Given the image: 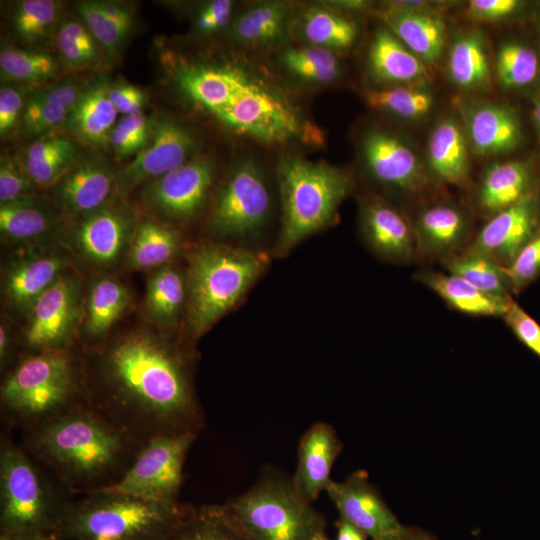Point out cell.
Masks as SVG:
<instances>
[{"label":"cell","mask_w":540,"mask_h":540,"mask_svg":"<svg viewBox=\"0 0 540 540\" xmlns=\"http://www.w3.org/2000/svg\"><path fill=\"white\" fill-rule=\"evenodd\" d=\"M98 359V383L86 402L140 448L161 435L202 428L188 362L174 345L151 332L133 331Z\"/></svg>","instance_id":"obj_1"},{"label":"cell","mask_w":540,"mask_h":540,"mask_svg":"<svg viewBox=\"0 0 540 540\" xmlns=\"http://www.w3.org/2000/svg\"><path fill=\"white\" fill-rule=\"evenodd\" d=\"M23 444L25 451L49 466L73 494L112 485L140 450L87 402L23 431Z\"/></svg>","instance_id":"obj_2"},{"label":"cell","mask_w":540,"mask_h":540,"mask_svg":"<svg viewBox=\"0 0 540 540\" xmlns=\"http://www.w3.org/2000/svg\"><path fill=\"white\" fill-rule=\"evenodd\" d=\"M277 180L281 227L274 254L281 257L337 221L353 180L338 166L299 156L284 157L279 162Z\"/></svg>","instance_id":"obj_3"},{"label":"cell","mask_w":540,"mask_h":540,"mask_svg":"<svg viewBox=\"0 0 540 540\" xmlns=\"http://www.w3.org/2000/svg\"><path fill=\"white\" fill-rule=\"evenodd\" d=\"M79 370L66 349L31 352L1 385L2 416L22 431L83 404Z\"/></svg>","instance_id":"obj_4"},{"label":"cell","mask_w":540,"mask_h":540,"mask_svg":"<svg viewBox=\"0 0 540 540\" xmlns=\"http://www.w3.org/2000/svg\"><path fill=\"white\" fill-rule=\"evenodd\" d=\"M78 494L52 534L58 540H163L186 506L101 490Z\"/></svg>","instance_id":"obj_5"},{"label":"cell","mask_w":540,"mask_h":540,"mask_svg":"<svg viewBox=\"0 0 540 540\" xmlns=\"http://www.w3.org/2000/svg\"><path fill=\"white\" fill-rule=\"evenodd\" d=\"M268 257L246 247L204 244L189 259L186 316L194 338L233 308L260 277Z\"/></svg>","instance_id":"obj_6"},{"label":"cell","mask_w":540,"mask_h":540,"mask_svg":"<svg viewBox=\"0 0 540 540\" xmlns=\"http://www.w3.org/2000/svg\"><path fill=\"white\" fill-rule=\"evenodd\" d=\"M71 498L56 490L23 447L0 446V536L52 535Z\"/></svg>","instance_id":"obj_7"},{"label":"cell","mask_w":540,"mask_h":540,"mask_svg":"<svg viewBox=\"0 0 540 540\" xmlns=\"http://www.w3.org/2000/svg\"><path fill=\"white\" fill-rule=\"evenodd\" d=\"M218 505L249 540H309L326 530V519L297 493L291 479L272 471Z\"/></svg>","instance_id":"obj_8"},{"label":"cell","mask_w":540,"mask_h":540,"mask_svg":"<svg viewBox=\"0 0 540 540\" xmlns=\"http://www.w3.org/2000/svg\"><path fill=\"white\" fill-rule=\"evenodd\" d=\"M272 196L266 177L251 159L239 162L218 190L208 229L221 239H252L266 227Z\"/></svg>","instance_id":"obj_9"},{"label":"cell","mask_w":540,"mask_h":540,"mask_svg":"<svg viewBox=\"0 0 540 540\" xmlns=\"http://www.w3.org/2000/svg\"><path fill=\"white\" fill-rule=\"evenodd\" d=\"M197 433L161 435L143 445L123 476L96 489L147 501L177 504L186 455Z\"/></svg>","instance_id":"obj_10"},{"label":"cell","mask_w":540,"mask_h":540,"mask_svg":"<svg viewBox=\"0 0 540 540\" xmlns=\"http://www.w3.org/2000/svg\"><path fill=\"white\" fill-rule=\"evenodd\" d=\"M197 155L199 142L187 126L168 116L153 119L145 147L117 173V195L124 198L140 184L177 169Z\"/></svg>","instance_id":"obj_11"},{"label":"cell","mask_w":540,"mask_h":540,"mask_svg":"<svg viewBox=\"0 0 540 540\" xmlns=\"http://www.w3.org/2000/svg\"><path fill=\"white\" fill-rule=\"evenodd\" d=\"M216 174L211 156L199 154L145 184L143 199L147 207L175 222H187L203 209Z\"/></svg>","instance_id":"obj_12"},{"label":"cell","mask_w":540,"mask_h":540,"mask_svg":"<svg viewBox=\"0 0 540 540\" xmlns=\"http://www.w3.org/2000/svg\"><path fill=\"white\" fill-rule=\"evenodd\" d=\"M361 156L374 181L401 193L420 194L434 179L417 151L387 130L367 131L361 141Z\"/></svg>","instance_id":"obj_13"},{"label":"cell","mask_w":540,"mask_h":540,"mask_svg":"<svg viewBox=\"0 0 540 540\" xmlns=\"http://www.w3.org/2000/svg\"><path fill=\"white\" fill-rule=\"evenodd\" d=\"M80 284L60 276L32 305L23 332L31 352L66 349L82 315Z\"/></svg>","instance_id":"obj_14"},{"label":"cell","mask_w":540,"mask_h":540,"mask_svg":"<svg viewBox=\"0 0 540 540\" xmlns=\"http://www.w3.org/2000/svg\"><path fill=\"white\" fill-rule=\"evenodd\" d=\"M540 229V199L533 192L487 219L463 250L482 254L507 267Z\"/></svg>","instance_id":"obj_15"},{"label":"cell","mask_w":540,"mask_h":540,"mask_svg":"<svg viewBox=\"0 0 540 540\" xmlns=\"http://www.w3.org/2000/svg\"><path fill=\"white\" fill-rule=\"evenodd\" d=\"M326 493L340 517L370 540H387L403 526L365 471H355L341 482L332 480Z\"/></svg>","instance_id":"obj_16"},{"label":"cell","mask_w":540,"mask_h":540,"mask_svg":"<svg viewBox=\"0 0 540 540\" xmlns=\"http://www.w3.org/2000/svg\"><path fill=\"white\" fill-rule=\"evenodd\" d=\"M359 221L366 245L380 259L408 264L418 257L412 220L381 196H364Z\"/></svg>","instance_id":"obj_17"},{"label":"cell","mask_w":540,"mask_h":540,"mask_svg":"<svg viewBox=\"0 0 540 540\" xmlns=\"http://www.w3.org/2000/svg\"><path fill=\"white\" fill-rule=\"evenodd\" d=\"M378 17L408 49L431 68L441 58L446 24L430 4L422 1H396L377 11Z\"/></svg>","instance_id":"obj_18"},{"label":"cell","mask_w":540,"mask_h":540,"mask_svg":"<svg viewBox=\"0 0 540 540\" xmlns=\"http://www.w3.org/2000/svg\"><path fill=\"white\" fill-rule=\"evenodd\" d=\"M459 112L471 153L477 156L506 154L522 141L521 122L508 105L474 101L462 103Z\"/></svg>","instance_id":"obj_19"},{"label":"cell","mask_w":540,"mask_h":540,"mask_svg":"<svg viewBox=\"0 0 540 540\" xmlns=\"http://www.w3.org/2000/svg\"><path fill=\"white\" fill-rule=\"evenodd\" d=\"M133 221L124 206L106 204L83 215L74 231L76 247L89 262L110 266L129 247L136 226Z\"/></svg>","instance_id":"obj_20"},{"label":"cell","mask_w":540,"mask_h":540,"mask_svg":"<svg viewBox=\"0 0 540 540\" xmlns=\"http://www.w3.org/2000/svg\"><path fill=\"white\" fill-rule=\"evenodd\" d=\"M173 75L184 95L212 116L256 73L241 64L223 62L181 64Z\"/></svg>","instance_id":"obj_21"},{"label":"cell","mask_w":540,"mask_h":540,"mask_svg":"<svg viewBox=\"0 0 540 540\" xmlns=\"http://www.w3.org/2000/svg\"><path fill=\"white\" fill-rule=\"evenodd\" d=\"M112 166L101 155L81 157L52 188L57 204L73 215H86L106 205L116 187Z\"/></svg>","instance_id":"obj_22"},{"label":"cell","mask_w":540,"mask_h":540,"mask_svg":"<svg viewBox=\"0 0 540 540\" xmlns=\"http://www.w3.org/2000/svg\"><path fill=\"white\" fill-rule=\"evenodd\" d=\"M411 220L418 257L442 261L463 251L470 232V220L458 205L450 202L429 204Z\"/></svg>","instance_id":"obj_23"},{"label":"cell","mask_w":540,"mask_h":540,"mask_svg":"<svg viewBox=\"0 0 540 540\" xmlns=\"http://www.w3.org/2000/svg\"><path fill=\"white\" fill-rule=\"evenodd\" d=\"M342 443L331 425L314 423L302 436L296 471L291 479L297 493L312 504L332 482L331 470Z\"/></svg>","instance_id":"obj_24"},{"label":"cell","mask_w":540,"mask_h":540,"mask_svg":"<svg viewBox=\"0 0 540 540\" xmlns=\"http://www.w3.org/2000/svg\"><path fill=\"white\" fill-rule=\"evenodd\" d=\"M109 87L104 78L86 84L70 111L63 126L77 142L96 148L109 143L119 114L109 98Z\"/></svg>","instance_id":"obj_25"},{"label":"cell","mask_w":540,"mask_h":540,"mask_svg":"<svg viewBox=\"0 0 540 540\" xmlns=\"http://www.w3.org/2000/svg\"><path fill=\"white\" fill-rule=\"evenodd\" d=\"M366 62L372 78L386 86L427 84L431 76L430 68L385 26L374 33Z\"/></svg>","instance_id":"obj_26"},{"label":"cell","mask_w":540,"mask_h":540,"mask_svg":"<svg viewBox=\"0 0 540 540\" xmlns=\"http://www.w3.org/2000/svg\"><path fill=\"white\" fill-rule=\"evenodd\" d=\"M470 154L460 120L445 117L435 124L427 140L425 161L435 180L464 186L470 173Z\"/></svg>","instance_id":"obj_27"},{"label":"cell","mask_w":540,"mask_h":540,"mask_svg":"<svg viewBox=\"0 0 540 540\" xmlns=\"http://www.w3.org/2000/svg\"><path fill=\"white\" fill-rule=\"evenodd\" d=\"M533 174L518 160L495 162L481 174L475 192L476 205L485 217L518 203L533 190Z\"/></svg>","instance_id":"obj_28"},{"label":"cell","mask_w":540,"mask_h":540,"mask_svg":"<svg viewBox=\"0 0 540 540\" xmlns=\"http://www.w3.org/2000/svg\"><path fill=\"white\" fill-rule=\"evenodd\" d=\"M416 279L459 312L484 317H503L514 302L511 296L484 292L466 280L436 271H421Z\"/></svg>","instance_id":"obj_29"},{"label":"cell","mask_w":540,"mask_h":540,"mask_svg":"<svg viewBox=\"0 0 540 540\" xmlns=\"http://www.w3.org/2000/svg\"><path fill=\"white\" fill-rule=\"evenodd\" d=\"M65 258L56 253L32 255L6 272L4 294L11 305L29 311L34 302L61 276Z\"/></svg>","instance_id":"obj_30"},{"label":"cell","mask_w":540,"mask_h":540,"mask_svg":"<svg viewBox=\"0 0 540 540\" xmlns=\"http://www.w3.org/2000/svg\"><path fill=\"white\" fill-rule=\"evenodd\" d=\"M447 74L451 83L466 92H485L492 85L491 65L483 34L469 30L451 43Z\"/></svg>","instance_id":"obj_31"},{"label":"cell","mask_w":540,"mask_h":540,"mask_svg":"<svg viewBox=\"0 0 540 540\" xmlns=\"http://www.w3.org/2000/svg\"><path fill=\"white\" fill-rule=\"evenodd\" d=\"M77 13L100 44L107 61L115 59L135 26V11L130 5L110 1H82Z\"/></svg>","instance_id":"obj_32"},{"label":"cell","mask_w":540,"mask_h":540,"mask_svg":"<svg viewBox=\"0 0 540 540\" xmlns=\"http://www.w3.org/2000/svg\"><path fill=\"white\" fill-rule=\"evenodd\" d=\"M81 159L77 141L71 136L48 135L33 142L24 163L36 187H53Z\"/></svg>","instance_id":"obj_33"},{"label":"cell","mask_w":540,"mask_h":540,"mask_svg":"<svg viewBox=\"0 0 540 540\" xmlns=\"http://www.w3.org/2000/svg\"><path fill=\"white\" fill-rule=\"evenodd\" d=\"M181 236L177 230L146 217L136 224L127 251V261L133 269L162 267L179 252Z\"/></svg>","instance_id":"obj_34"},{"label":"cell","mask_w":540,"mask_h":540,"mask_svg":"<svg viewBox=\"0 0 540 540\" xmlns=\"http://www.w3.org/2000/svg\"><path fill=\"white\" fill-rule=\"evenodd\" d=\"M289 9L281 2H260L247 7L231 25V36L249 46L278 42L288 28Z\"/></svg>","instance_id":"obj_35"},{"label":"cell","mask_w":540,"mask_h":540,"mask_svg":"<svg viewBox=\"0 0 540 540\" xmlns=\"http://www.w3.org/2000/svg\"><path fill=\"white\" fill-rule=\"evenodd\" d=\"M299 26L308 45L332 52L351 48L359 36L358 26L352 19L322 5L307 8Z\"/></svg>","instance_id":"obj_36"},{"label":"cell","mask_w":540,"mask_h":540,"mask_svg":"<svg viewBox=\"0 0 540 540\" xmlns=\"http://www.w3.org/2000/svg\"><path fill=\"white\" fill-rule=\"evenodd\" d=\"M54 40L58 59L69 71L98 70L107 61L100 44L80 18L64 17L55 30Z\"/></svg>","instance_id":"obj_37"},{"label":"cell","mask_w":540,"mask_h":540,"mask_svg":"<svg viewBox=\"0 0 540 540\" xmlns=\"http://www.w3.org/2000/svg\"><path fill=\"white\" fill-rule=\"evenodd\" d=\"M129 302L130 293L120 281L108 276L97 278L90 285L86 299L85 334L92 339L105 336Z\"/></svg>","instance_id":"obj_38"},{"label":"cell","mask_w":540,"mask_h":540,"mask_svg":"<svg viewBox=\"0 0 540 540\" xmlns=\"http://www.w3.org/2000/svg\"><path fill=\"white\" fill-rule=\"evenodd\" d=\"M363 97L373 110L406 121L423 119L432 111L435 103L433 92L427 84L366 89Z\"/></svg>","instance_id":"obj_39"},{"label":"cell","mask_w":540,"mask_h":540,"mask_svg":"<svg viewBox=\"0 0 540 540\" xmlns=\"http://www.w3.org/2000/svg\"><path fill=\"white\" fill-rule=\"evenodd\" d=\"M187 302L186 280L172 266H162L147 282L146 310L161 326H174Z\"/></svg>","instance_id":"obj_40"},{"label":"cell","mask_w":540,"mask_h":540,"mask_svg":"<svg viewBox=\"0 0 540 540\" xmlns=\"http://www.w3.org/2000/svg\"><path fill=\"white\" fill-rule=\"evenodd\" d=\"M163 540H249L221 512L219 505H186Z\"/></svg>","instance_id":"obj_41"},{"label":"cell","mask_w":540,"mask_h":540,"mask_svg":"<svg viewBox=\"0 0 540 540\" xmlns=\"http://www.w3.org/2000/svg\"><path fill=\"white\" fill-rule=\"evenodd\" d=\"M61 62L39 49L3 46L0 51L1 79L5 83L41 85L59 75Z\"/></svg>","instance_id":"obj_42"},{"label":"cell","mask_w":540,"mask_h":540,"mask_svg":"<svg viewBox=\"0 0 540 540\" xmlns=\"http://www.w3.org/2000/svg\"><path fill=\"white\" fill-rule=\"evenodd\" d=\"M61 3L54 0H22L14 4L10 22L14 35L28 49H38L59 24Z\"/></svg>","instance_id":"obj_43"},{"label":"cell","mask_w":540,"mask_h":540,"mask_svg":"<svg viewBox=\"0 0 540 540\" xmlns=\"http://www.w3.org/2000/svg\"><path fill=\"white\" fill-rule=\"evenodd\" d=\"M448 273L494 295L511 296L505 267L482 254L463 250L442 260Z\"/></svg>","instance_id":"obj_44"},{"label":"cell","mask_w":540,"mask_h":540,"mask_svg":"<svg viewBox=\"0 0 540 540\" xmlns=\"http://www.w3.org/2000/svg\"><path fill=\"white\" fill-rule=\"evenodd\" d=\"M281 63L292 76L315 84L331 83L342 72L334 52L312 45L285 49L281 54Z\"/></svg>","instance_id":"obj_45"},{"label":"cell","mask_w":540,"mask_h":540,"mask_svg":"<svg viewBox=\"0 0 540 540\" xmlns=\"http://www.w3.org/2000/svg\"><path fill=\"white\" fill-rule=\"evenodd\" d=\"M496 75L508 89L522 88L535 81L539 73V57L529 45L519 41L503 43L496 53Z\"/></svg>","instance_id":"obj_46"},{"label":"cell","mask_w":540,"mask_h":540,"mask_svg":"<svg viewBox=\"0 0 540 540\" xmlns=\"http://www.w3.org/2000/svg\"><path fill=\"white\" fill-rule=\"evenodd\" d=\"M50 225L51 219L32 197L0 205V231L9 241L35 239L45 234Z\"/></svg>","instance_id":"obj_47"},{"label":"cell","mask_w":540,"mask_h":540,"mask_svg":"<svg viewBox=\"0 0 540 540\" xmlns=\"http://www.w3.org/2000/svg\"><path fill=\"white\" fill-rule=\"evenodd\" d=\"M69 113V109L50 100L40 86L28 93L20 124L27 136L41 138L64 125Z\"/></svg>","instance_id":"obj_48"},{"label":"cell","mask_w":540,"mask_h":540,"mask_svg":"<svg viewBox=\"0 0 540 540\" xmlns=\"http://www.w3.org/2000/svg\"><path fill=\"white\" fill-rule=\"evenodd\" d=\"M152 121L142 112L120 118L109 140L115 154L120 158L138 154L148 142Z\"/></svg>","instance_id":"obj_49"},{"label":"cell","mask_w":540,"mask_h":540,"mask_svg":"<svg viewBox=\"0 0 540 540\" xmlns=\"http://www.w3.org/2000/svg\"><path fill=\"white\" fill-rule=\"evenodd\" d=\"M36 185L32 181L24 161L4 153L0 158V203L31 198Z\"/></svg>","instance_id":"obj_50"},{"label":"cell","mask_w":540,"mask_h":540,"mask_svg":"<svg viewBox=\"0 0 540 540\" xmlns=\"http://www.w3.org/2000/svg\"><path fill=\"white\" fill-rule=\"evenodd\" d=\"M510 290L519 294L540 275V229L505 267Z\"/></svg>","instance_id":"obj_51"},{"label":"cell","mask_w":540,"mask_h":540,"mask_svg":"<svg viewBox=\"0 0 540 540\" xmlns=\"http://www.w3.org/2000/svg\"><path fill=\"white\" fill-rule=\"evenodd\" d=\"M27 95V89L24 85L12 83L1 85L0 135L2 139L8 136L21 122Z\"/></svg>","instance_id":"obj_52"},{"label":"cell","mask_w":540,"mask_h":540,"mask_svg":"<svg viewBox=\"0 0 540 540\" xmlns=\"http://www.w3.org/2000/svg\"><path fill=\"white\" fill-rule=\"evenodd\" d=\"M502 318L516 338L540 359V325L515 302Z\"/></svg>","instance_id":"obj_53"},{"label":"cell","mask_w":540,"mask_h":540,"mask_svg":"<svg viewBox=\"0 0 540 540\" xmlns=\"http://www.w3.org/2000/svg\"><path fill=\"white\" fill-rule=\"evenodd\" d=\"M522 6L517 0H471L468 2L465 14L478 22H497L514 15Z\"/></svg>","instance_id":"obj_54"},{"label":"cell","mask_w":540,"mask_h":540,"mask_svg":"<svg viewBox=\"0 0 540 540\" xmlns=\"http://www.w3.org/2000/svg\"><path fill=\"white\" fill-rule=\"evenodd\" d=\"M233 2L214 0L206 3L195 18V29L202 35L214 34L231 21Z\"/></svg>","instance_id":"obj_55"},{"label":"cell","mask_w":540,"mask_h":540,"mask_svg":"<svg viewBox=\"0 0 540 540\" xmlns=\"http://www.w3.org/2000/svg\"><path fill=\"white\" fill-rule=\"evenodd\" d=\"M108 94L118 112L123 116L141 113L147 102L145 92L129 83L110 85Z\"/></svg>","instance_id":"obj_56"},{"label":"cell","mask_w":540,"mask_h":540,"mask_svg":"<svg viewBox=\"0 0 540 540\" xmlns=\"http://www.w3.org/2000/svg\"><path fill=\"white\" fill-rule=\"evenodd\" d=\"M387 540H438V538L424 528L403 525L397 533Z\"/></svg>","instance_id":"obj_57"},{"label":"cell","mask_w":540,"mask_h":540,"mask_svg":"<svg viewBox=\"0 0 540 540\" xmlns=\"http://www.w3.org/2000/svg\"><path fill=\"white\" fill-rule=\"evenodd\" d=\"M336 540H370L354 525L339 517L336 522Z\"/></svg>","instance_id":"obj_58"},{"label":"cell","mask_w":540,"mask_h":540,"mask_svg":"<svg viewBox=\"0 0 540 540\" xmlns=\"http://www.w3.org/2000/svg\"><path fill=\"white\" fill-rule=\"evenodd\" d=\"M9 355V335L4 324L0 326V362L1 367L6 365Z\"/></svg>","instance_id":"obj_59"},{"label":"cell","mask_w":540,"mask_h":540,"mask_svg":"<svg viewBox=\"0 0 540 540\" xmlns=\"http://www.w3.org/2000/svg\"><path fill=\"white\" fill-rule=\"evenodd\" d=\"M532 117L538 133L540 134V97L535 101Z\"/></svg>","instance_id":"obj_60"},{"label":"cell","mask_w":540,"mask_h":540,"mask_svg":"<svg viewBox=\"0 0 540 540\" xmlns=\"http://www.w3.org/2000/svg\"><path fill=\"white\" fill-rule=\"evenodd\" d=\"M0 540H58V539L52 535H42V536H36V537H30V538H16V537L0 536Z\"/></svg>","instance_id":"obj_61"},{"label":"cell","mask_w":540,"mask_h":540,"mask_svg":"<svg viewBox=\"0 0 540 540\" xmlns=\"http://www.w3.org/2000/svg\"><path fill=\"white\" fill-rule=\"evenodd\" d=\"M309 540H329L326 535V530H322L313 535Z\"/></svg>","instance_id":"obj_62"}]
</instances>
